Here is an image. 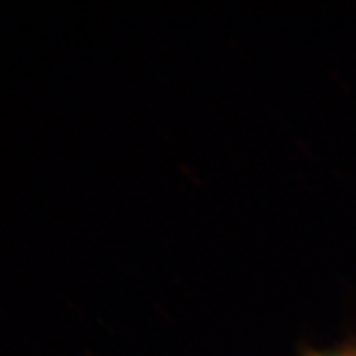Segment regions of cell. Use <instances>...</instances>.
I'll return each instance as SVG.
<instances>
[{"label":"cell","mask_w":356,"mask_h":356,"mask_svg":"<svg viewBox=\"0 0 356 356\" xmlns=\"http://www.w3.org/2000/svg\"><path fill=\"white\" fill-rule=\"evenodd\" d=\"M305 356H356V346H346V348L335 350V351H310Z\"/></svg>","instance_id":"1"}]
</instances>
